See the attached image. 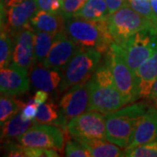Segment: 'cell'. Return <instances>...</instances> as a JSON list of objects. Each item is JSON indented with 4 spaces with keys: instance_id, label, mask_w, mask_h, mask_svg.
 I'll return each instance as SVG.
<instances>
[{
    "instance_id": "52a82bcc",
    "label": "cell",
    "mask_w": 157,
    "mask_h": 157,
    "mask_svg": "<svg viewBox=\"0 0 157 157\" xmlns=\"http://www.w3.org/2000/svg\"><path fill=\"white\" fill-rule=\"evenodd\" d=\"M105 62L112 72L118 90L127 101L128 104L134 103L140 99L135 73L118 50L115 43L112 44L109 50L107 52Z\"/></svg>"
},
{
    "instance_id": "ba28073f",
    "label": "cell",
    "mask_w": 157,
    "mask_h": 157,
    "mask_svg": "<svg viewBox=\"0 0 157 157\" xmlns=\"http://www.w3.org/2000/svg\"><path fill=\"white\" fill-rule=\"evenodd\" d=\"M16 140L25 147L51 148L59 152L65 147L62 130L51 124H34Z\"/></svg>"
},
{
    "instance_id": "6da1fadb",
    "label": "cell",
    "mask_w": 157,
    "mask_h": 157,
    "mask_svg": "<svg viewBox=\"0 0 157 157\" xmlns=\"http://www.w3.org/2000/svg\"><path fill=\"white\" fill-rule=\"evenodd\" d=\"M89 111L103 114L117 111L128 104L115 85L112 72L105 62L90 78Z\"/></svg>"
},
{
    "instance_id": "4dcf8cb0",
    "label": "cell",
    "mask_w": 157,
    "mask_h": 157,
    "mask_svg": "<svg viewBox=\"0 0 157 157\" xmlns=\"http://www.w3.org/2000/svg\"><path fill=\"white\" fill-rule=\"evenodd\" d=\"M25 157H58L59 154L55 149L43 147H30L24 146Z\"/></svg>"
},
{
    "instance_id": "7a4b0ae2",
    "label": "cell",
    "mask_w": 157,
    "mask_h": 157,
    "mask_svg": "<svg viewBox=\"0 0 157 157\" xmlns=\"http://www.w3.org/2000/svg\"><path fill=\"white\" fill-rule=\"evenodd\" d=\"M66 32L79 46L107 53L114 43L107 19L88 20L81 17L66 18Z\"/></svg>"
},
{
    "instance_id": "4fadbf2b",
    "label": "cell",
    "mask_w": 157,
    "mask_h": 157,
    "mask_svg": "<svg viewBox=\"0 0 157 157\" xmlns=\"http://www.w3.org/2000/svg\"><path fill=\"white\" fill-rule=\"evenodd\" d=\"M30 81L31 79L28 76V70L11 65L8 67L1 68V95L17 96L23 94L30 88Z\"/></svg>"
},
{
    "instance_id": "3957f363",
    "label": "cell",
    "mask_w": 157,
    "mask_h": 157,
    "mask_svg": "<svg viewBox=\"0 0 157 157\" xmlns=\"http://www.w3.org/2000/svg\"><path fill=\"white\" fill-rule=\"evenodd\" d=\"M147 108L145 102H134L117 111L105 114L107 140L127 148L133 139L137 124Z\"/></svg>"
},
{
    "instance_id": "5b68a950",
    "label": "cell",
    "mask_w": 157,
    "mask_h": 157,
    "mask_svg": "<svg viewBox=\"0 0 157 157\" xmlns=\"http://www.w3.org/2000/svg\"><path fill=\"white\" fill-rule=\"evenodd\" d=\"M108 27L115 44H121L129 37L143 30L157 29L149 20L134 10L128 3L109 15Z\"/></svg>"
},
{
    "instance_id": "603a6c76",
    "label": "cell",
    "mask_w": 157,
    "mask_h": 157,
    "mask_svg": "<svg viewBox=\"0 0 157 157\" xmlns=\"http://www.w3.org/2000/svg\"><path fill=\"white\" fill-rule=\"evenodd\" d=\"M57 34L34 30V52L36 63L43 64L54 43Z\"/></svg>"
},
{
    "instance_id": "cb8c5ba5",
    "label": "cell",
    "mask_w": 157,
    "mask_h": 157,
    "mask_svg": "<svg viewBox=\"0 0 157 157\" xmlns=\"http://www.w3.org/2000/svg\"><path fill=\"white\" fill-rule=\"evenodd\" d=\"M14 50V37L8 31L6 25H1L0 36V67L1 68L10 67L12 61Z\"/></svg>"
},
{
    "instance_id": "9a60e30c",
    "label": "cell",
    "mask_w": 157,
    "mask_h": 157,
    "mask_svg": "<svg viewBox=\"0 0 157 157\" xmlns=\"http://www.w3.org/2000/svg\"><path fill=\"white\" fill-rule=\"evenodd\" d=\"M157 140V109L149 107L140 118L133 139L127 148H132Z\"/></svg>"
},
{
    "instance_id": "d6986e66",
    "label": "cell",
    "mask_w": 157,
    "mask_h": 157,
    "mask_svg": "<svg viewBox=\"0 0 157 157\" xmlns=\"http://www.w3.org/2000/svg\"><path fill=\"white\" fill-rule=\"evenodd\" d=\"M80 144L87 148L93 157H121L125 156L119 146L104 139H84L75 138Z\"/></svg>"
},
{
    "instance_id": "277c9868",
    "label": "cell",
    "mask_w": 157,
    "mask_h": 157,
    "mask_svg": "<svg viewBox=\"0 0 157 157\" xmlns=\"http://www.w3.org/2000/svg\"><path fill=\"white\" fill-rule=\"evenodd\" d=\"M101 52L79 46L78 51L64 69L59 93L67 91L74 85L88 81L93 77L101 59Z\"/></svg>"
},
{
    "instance_id": "f546056e",
    "label": "cell",
    "mask_w": 157,
    "mask_h": 157,
    "mask_svg": "<svg viewBox=\"0 0 157 157\" xmlns=\"http://www.w3.org/2000/svg\"><path fill=\"white\" fill-rule=\"evenodd\" d=\"M87 0H64V6L62 10V14L65 18H70L74 16V14L80 10Z\"/></svg>"
},
{
    "instance_id": "d4e9b609",
    "label": "cell",
    "mask_w": 157,
    "mask_h": 157,
    "mask_svg": "<svg viewBox=\"0 0 157 157\" xmlns=\"http://www.w3.org/2000/svg\"><path fill=\"white\" fill-rule=\"evenodd\" d=\"M14 96L1 95L0 98V122L5 123L6 121L15 116L22 111L25 103L13 98Z\"/></svg>"
},
{
    "instance_id": "836d02e7",
    "label": "cell",
    "mask_w": 157,
    "mask_h": 157,
    "mask_svg": "<svg viewBox=\"0 0 157 157\" xmlns=\"http://www.w3.org/2000/svg\"><path fill=\"white\" fill-rule=\"evenodd\" d=\"M47 99H48V92H45L43 90L37 91L33 97V101L38 105H41V104L45 103V101H47Z\"/></svg>"
},
{
    "instance_id": "ffe728a7",
    "label": "cell",
    "mask_w": 157,
    "mask_h": 157,
    "mask_svg": "<svg viewBox=\"0 0 157 157\" xmlns=\"http://www.w3.org/2000/svg\"><path fill=\"white\" fill-rule=\"evenodd\" d=\"M34 121L36 123L60 126L64 129H67V120L65 117L60 107L56 105L52 101L39 105Z\"/></svg>"
},
{
    "instance_id": "ac0fdd59",
    "label": "cell",
    "mask_w": 157,
    "mask_h": 157,
    "mask_svg": "<svg viewBox=\"0 0 157 157\" xmlns=\"http://www.w3.org/2000/svg\"><path fill=\"white\" fill-rule=\"evenodd\" d=\"M34 30L50 33H59L66 31V18L60 13H51L38 10L30 21Z\"/></svg>"
},
{
    "instance_id": "8992f818",
    "label": "cell",
    "mask_w": 157,
    "mask_h": 157,
    "mask_svg": "<svg viewBox=\"0 0 157 157\" xmlns=\"http://www.w3.org/2000/svg\"><path fill=\"white\" fill-rule=\"evenodd\" d=\"M116 45L135 75L140 66L156 50L157 32L153 30L140 31Z\"/></svg>"
},
{
    "instance_id": "30bf717a",
    "label": "cell",
    "mask_w": 157,
    "mask_h": 157,
    "mask_svg": "<svg viewBox=\"0 0 157 157\" xmlns=\"http://www.w3.org/2000/svg\"><path fill=\"white\" fill-rule=\"evenodd\" d=\"M89 80L74 85L62 96L59 101V107L67 120H71L89 111Z\"/></svg>"
},
{
    "instance_id": "484cf974",
    "label": "cell",
    "mask_w": 157,
    "mask_h": 157,
    "mask_svg": "<svg viewBox=\"0 0 157 157\" xmlns=\"http://www.w3.org/2000/svg\"><path fill=\"white\" fill-rule=\"evenodd\" d=\"M128 3L134 10L149 20L157 29V17L152 9L150 0H128Z\"/></svg>"
},
{
    "instance_id": "e0dca14e",
    "label": "cell",
    "mask_w": 157,
    "mask_h": 157,
    "mask_svg": "<svg viewBox=\"0 0 157 157\" xmlns=\"http://www.w3.org/2000/svg\"><path fill=\"white\" fill-rule=\"evenodd\" d=\"M63 75L59 70L50 69L41 66H35L30 73L32 85L38 90L52 92L59 86Z\"/></svg>"
},
{
    "instance_id": "44dd1931",
    "label": "cell",
    "mask_w": 157,
    "mask_h": 157,
    "mask_svg": "<svg viewBox=\"0 0 157 157\" xmlns=\"http://www.w3.org/2000/svg\"><path fill=\"white\" fill-rule=\"evenodd\" d=\"M36 124L34 120L26 121L22 117L21 112L17 113L5 123L1 124V140L11 141L25 134L31 127Z\"/></svg>"
},
{
    "instance_id": "d6a6232c",
    "label": "cell",
    "mask_w": 157,
    "mask_h": 157,
    "mask_svg": "<svg viewBox=\"0 0 157 157\" xmlns=\"http://www.w3.org/2000/svg\"><path fill=\"white\" fill-rule=\"evenodd\" d=\"M105 1H106L107 6H108L110 14H112L113 12L118 11L125 4L128 3V0H105Z\"/></svg>"
},
{
    "instance_id": "f1b7e54d",
    "label": "cell",
    "mask_w": 157,
    "mask_h": 157,
    "mask_svg": "<svg viewBox=\"0 0 157 157\" xmlns=\"http://www.w3.org/2000/svg\"><path fill=\"white\" fill-rule=\"evenodd\" d=\"M39 10L62 14L64 0H35Z\"/></svg>"
},
{
    "instance_id": "d590c367",
    "label": "cell",
    "mask_w": 157,
    "mask_h": 157,
    "mask_svg": "<svg viewBox=\"0 0 157 157\" xmlns=\"http://www.w3.org/2000/svg\"><path fill=\"white\" fill-rule=\"evenodd\" d=\"M157 98V79L156 81L155 82V84L153 86V87H152L151 90V93H150V94L148 96V98L147 99H149V100H155V99H156Z\"/></svg>"
},
{
    "instance_id": "8fae6325",
    "label": "cell",
    "mask_w": 157,
    "mask_h": 157,
    "mask_svg": "<svg viewBox=\"0 0 157 157\" xmlns=\"http://www.w3.org/2000/svg\"><path fill=\"white\" fill-rule=\"evenodd\" d=\"M79 48L66 31L57 34L54 43L42 66L54 70H64Z\"/></svg>"
},
{
    "instance_id": "9c48e42d",
    "label": "cell",
    "mask_w": 157,
    "mask_h": 157,
    "mask_svg": "<svg viewBox=\"0 0 157 157\" xmlns=\"http://www.w3.org/2000/svg\"><path fill=\"white\" fill-rule=\"evenodd\" d=\"M67 130L74 138L107 140L105 116L97 111H88L71 119Z\"/></svg>"
},
{
    "instance_id": "e575fe53",
    "label": "cell",
    "mask_w": 157,
    "mask_h": 157,
    "mask_svg": "<svg viewBox=\"0 0 157 157\" xmlns=\"http://www.w3.org/2000/svg\"><path fill=\"white\" fill-rule=\"evenodd\" d=\"M24 0H1V6H3L6 10L10 7L17 6L18 4L22 3Z\"/></svg>"
},
{
    "instance_id": "2e32d148",
    "label": "cell",
    "mask_w": 157,
    "mask_h": 157,
    "mask_svg": "<svg viewBox=\"0 0 157 157\" xmlns=\"http://www.w3.org/2000/svg\"><path fill=\"white\" fill-rule=\"evenodd\" d=\"M140 98H148L157 79V48L135 73Z\"/></svg>"
},
{
    "instance_id": "83f0119b",
    "label": "cell",
    "mask_w": 157,
    "mask_h": 157,
    "mask_svg": "<svg viewBox=\"0 0 157 157\" xmlns=\"http://www.w3.org/2000/svg\"><path fill=\"white\" fill-rule=\"evenodd\" d=\"M65 149V155L67 157H91L90 151L82 144L75 140V141L69 140Z\"/></svg>"
},
{
    "instance_id": "1f68e13d",
    "label": "cell",
    "mask_w": 157,
    "mask_h": 157,
    "mask_svg": "<svg viewBox=\"0 0 157 157\" xmlns=\"http://www.w3.org/2000/svg\"><path fill=\"white\" fill-rule=\"evenodd\" d=\"M39 106L35 101L33 100L29 101L28 102L25 103V107L21 111V114L22 117L26 120V121H31V120H34V118L36 117L37 113H38V109H39Z\"/></svg>"
},
{
    "instance_id": "4316f807",
    "label": "cell",
    "mask_w": 157,
    "mask_h": 157,
    "mask_svg": "<svg viewBox=\"0 0 157 157\" xmlns=\"http://www.w3.org/2000/svg\"><path fill=\"white\" fill-rule=\"evenodd\" d=\"M124 155L127 157H157V140L132 148H126Z\"/></svg>"
},
{
    "instance_id": "7402d4cb",
    "label": "cell",
    "mask_w": 157,
    "mask_h": 157,
    "mask_svg": "<svg viewBox=\"0 0 157 157\" xmlns=\"http://www.w3.org/2000/svg\"><path fill=\"white\" fill-rule=\"evenodd\" d=\"M110 15L105 0H87L84 6L73 17H81L88 20H104Z\"/></svg>"
},
{
    "instance_id": "74e56055",
    "label": "cell",
    "mask_w": 157,
    "mask_h": 157,
    "mask_svg": "<svg viewBox=\"0 0 157 157\" xmlns=\"http://www.w3.org/2000/svg\"><path fill=\"white\" fill-rule=\"evenodd\" d=\"M153 101H154V107L157 109V98L155 99V100H153Z\"/></svg>"
},
{
    "instance_id": "7c38bea8",
    "label": "cell",
    "mask_w": 157,
    "mask_h": 157,
    "mask_svg": "<svg viewBox=\"0 0 157 157\" xmlns=\"http://www.w3.org/2000/svg\"><path fill=\"white\" fill-rule=\"evenodd\" d=\"M36 63L34 52V29L29 25L14 35L11 66L29 70Z\"/></svg>"
},
{
    "instance_id": "5bb4252c",
    "label": "cell",
    "mask_w": 157,
    "mask_h": 157,
    "mask_svg": "<svg viewBox=\"0 0 157 157\" xmlns=\"http://www.w3.org/2000/svg\"><path fill=\"white\" fill-rule=\"evenodd\" d=\"M39 10L35 0H24L17 6L6 10V28L14 35L28 26L33 15Z\"/></svg>"
},
{
    "instance_id": "8d00e7d4",
    "label": "cell",
    "mask_w": 157,
    "mask_h": 157,
    "mask_svg": "<svg viewBox=\"0 0 157 157\" xmlns=\"http://www.w3.org/2000/svg\"><path fill=\"white\" fill-rule=\"evenodd\" d=\"M150 3H151L152 9L155 12V15L157 17V0H150Z\"/></svg>"
}]
</instances>
